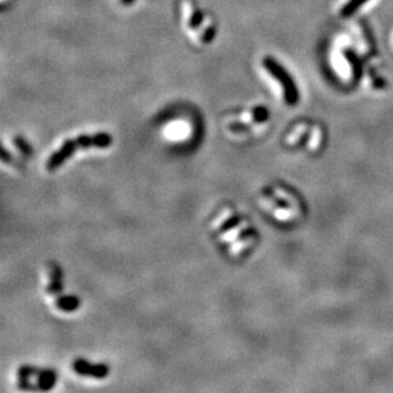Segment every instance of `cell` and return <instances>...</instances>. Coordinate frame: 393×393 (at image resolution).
<instances>
[{
  "instance_id": "cell-1",
  "label": "cell",
  "mask_w": 393,
  "mask_h": 393,
  "mask_svg": "<svg viewBox=\"0 0 393 393\" xmlns=\"http://www.w3.org/2000/svg\"><path fill=\"white\" fill-rule=\"evenodd\" d=\"M112 143V137L107 132H97L93 135H80V136L73 139L65 140L64 144L59 148L57 152L51 154L46 163L48 171H55V169L61 166L70 155L74 154L78 150V148H106Z\"/></svg>"
},
{
  "instance_id": "cell-2",
  "label": "cell",
  "mask_w": 393,
  "mask_h": 393,
  "mask_svg": "<svg viewBox=\"0 0 393 393\" xmlns=\"http://www.w3.org/2000/svg\"><path fill=\"white\" fill-rule=\"evenodd\" d=\"M262 65H264L265 70L280 83L285 102L289 106L296 105L299 101V90L298 85H296L295 80L293 79L290 73L272 56H265L262 59Z\"/></svg>"
},
{
  "instance_id": "cell-3",
  "label": "cell",
  "mask_w": 393,
  "mask_h": 393,
  "mask_svg": "<svg viewBox=\"0 0 393 393\" xmlns=\"http://www.w3.org/2000/svg\"><path fill=\"white\" fill-rule=\"evenodd\" d=\"M73 368L80 376L93 377V378H105L108 374V366L105 364L90 365L84 359H77L73 364Z\"/></svg>"
},
{
  "instance_id": "cell-4",
  "label": "cell",
  "mask_w": 393,
  "mask_h": 393,
  "mask_svg": "<svg viewBox=\"0 0 393 393\" xmlns=\"http://www.w3.org/2000/svg\"><path fill=\"white\" fill-rule=\"evenodd\" d=\"M79 299L74 295H65V296H59L56 299V306L57 308L61 309V311L66 312H73L79 307Z\"/></svg>"
},
{
  "instance_id": "cell-5",
  "label": "cell",
  "mask_w": 393,
  "mask_h": 393,
  "mask_svg": "<svg viewBox=\"0 0 393 393\" xmlns=\"http://www.w3.org/2000/svg\"><path fill=\"white\" fill-rule=\"evenodd\" d=\"M61 279H62L61 270H60L57 266H54L53 272H51V280H50V284H49V288H48L49 293L50 294H60L61 293L62 291Z\"/></svg>"
},
{
  "instance_id": "cell-6",
  "label": "cell",
  "mask_w": 393,
  "mask_h": 393,
  "mask_svg": "<svg viewBox=\"0 0 393 393\" xmlns=\"http://www.w3.org/2000/svg\"><path fill=\"white\" fill-rule=\"evenodd\" d=\"M368 0H349L345 5H343L342 10H341V15L342 17H350L353 15L364 3H366Z\"/></svg>"
},
{
  "instance_id": "cell-7",
  "label": "cell",
  "mask_w": 393,
  "mask_h": 393,
  "mask_svg": "<svg viewBox=\"0 0 393 393\" xmlns=\"http://www.w3.org/2000/svg\"><path fill=\"white\" fill-rule=\"evenodd\" d=\"M345 56L348 57V60L350 61L351 66H353L354 77H355V79H359V78L361 77V72H363V69H361L360 60H359L358 56H355V54H354L353 51H350V50L345 51Z\"/></svg>"
},
{
  "instance_id": "cell-8",
  "label": "cell",
  "mask_w": 393,
  "mask_h": 393,
  "mask_svg": "<svg viewBox=\"0 0 393 393\" xmlns=\"http://www.w3.org/2000/svg\"><path fill=\"white\" fill-rule=\"evenodd\" d=\"M269 116V111H267V108L264 107V106H257V107H255L253 110H252V117H253V121L257 122V124L267 121Z\"/></svg>"
},
{
  "instance_id": "cell-9",
  "label": "cell",
  "mask_w": 393,
  "mask_h": 393,
  "mask_svg": "<svg viewBox=\"0 0 393 393\" xmlns=\"http://www.w3.org/2000/svg\"><path fill=\"white\" fill-rule=\"evenodd\" d=\"M239 223H241V217H239V215H232L230 218H228V219L219 226L218 232H219V233H226V232L230 230V229L236 228Z\"/></svg>"
},
{
  "instance_id": "cell-10",
  "label": "cell",
  "mask_w": 393,
  "mask_h": 393,
  "mask_svg": "<svg viewBox=\"0 0 393 393\" xmlns=\"http://www.w3.org/2000/svg\"><path fill=\"white\" fill-rule=\"evenodd\" d=\"M204 13H202L201 10H194L189 20L190 28H191V30H197V28L202 25V22H204Z\"/></svg>"
},
{
  "instance_id": "cell-11",
  "label": "cell",
  "mask_w": 393,
  "mask_h": 393,
  "mask_svg": "<svg viewBox=\"0 0 393 393\" xmlns=\"http://www.w3.org/2000/svg\"><path fill=\"white\" fill-rule=\"evenodd\" d=\"M215 35H217V27H215V26H209V27L204 31L200 40L204 43H210L215 38Z\"/></svg>"
},
{
  "instance_id": "cell-12",
  "label": "cell",
  "mask_w": 393,
  "mask_h": 393,
  "mask_svg": "<svg viewBox=\"0 0 393 393\" xmlns=\"http://www.w3.org/2000/svg\"><path fill=\"white\" fill-rule=\"evenodd\" d=\"M14 144H15V147H17L18 149H19L20 152L23 153V154L30 155L31 153H32V150H31V147L27 144V143H26V140L23 139V137L15 136L14 137Z\"/></svg>"
},
{
  "instance_id": "cell-13",
  "label": "cell",
  "mask_w": 393,
  "mask_h": 393,
  "mask_svg": "<svg viewBox=\"0 0 393 393\" xmlns=\"http://www.w3.org/2000/svg\"><path fill=\"white\" fill-rule=\"evenodd\" d=\"M229 129L234 132H242L251 129V125L243 124V122H233V124L229 125Z\"/></svg>"
},
{
  "instance_id": "cell-14",
  "label": "cell",
  "mask_w": 393,
  "mask_h": 393,
  "mask_svg": "<svg viewBox=\"0 0 393 393\" xmlns=\"http://www.w3.org/2000/svg\"><path fill=\"white\" fill-rule=\"evenodd\" d=\"M253 234H255V230H253V229H252V228H246V229H242V230L239 232V234H238V236L236 237V241H237V242H238V241H242V239H246V238H248V237L253 236Z\"/></svg>"
},
{
  "instance_id": "cell-15",
  "label": "cell",
  "mask_w": 393,
  "mask_h": 393,
  "mask_svg": "<svg viewBox=\"0 0 393 393\" xmlns=\"http://www.w3.org/2000/svg\"><path fill=\"white\" fill-rule=\"evenodd\" d=\"M2 159L4 160V162H9V160H12V154H9V153H8V150L5 149V148H3Z\"/></svg>"
},
{
  "instance_id": "cell-16",
  "label": "cell",
  "mask_w": 393,
  "mask_h": 393,
  "mask_svg": "<svg viewBox=\"0 0 393 393\" xmlns=\"http://www.w3.org/2000/svg\"><path fill=\"white\" fill-rule=\"evenodd\" d=\"M120 2H121L124 5H130V4H132L135 0H120Z\"/></svg>"
}]
</instances>
